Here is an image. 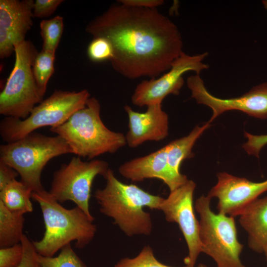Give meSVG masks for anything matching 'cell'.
<instances>
[{
    "label": "cell",
    "mask_w": 267,
    "mask_h": 267,
    "mask_svg": "<svg viewBox=\"0 0 267 267\" xmlns=\"http://www.w3.org/2000/svg\"><path fill=\"white\" fill-rule=\"evenodd\" d=\"M104 178L105 186L94 193L101 213L111 218L128 236L149 235L152 230L151 216L143 208L159 210L163 197L136 185L122 182L110 169Z\"/></svg>",
    "instance_id": "obj_2"
},
{
    "label": "cell",
    "mask_w": 267,
    "mask_h": 267,
    "mask_svg": "<svg viewBox=\"0 0 267 267\" xmlns=\"http://www.w3.org/2000/svg\"><path fill=\"white\" fill-rule=\"evenodd\" d=\"M208 55L207 52H204L191 56L182 52L173 62L167 73L159 78L139 83L132 96V102L137 106H147L162 104L169 94H178L184 84V73L191 71L199 75L201 71L209 68V65L203 62Z\"/></svg>",
    "instance_id": "obj_11"
},
{
    "label": "cell",
    "mask_w": 267,
    "mask_h": 267,
    "mask_svg": "<svg viewBox=\"0 0 267 267\" xmlns=\"http://www.w3.org/2000/svg\"><path fill=\"white\" fill-rule=\"evenodd\" d=\"M211 200L202 195L194 205L200 218L202 253L212 258L217 267H246L240 259L243 245L238 239L234 217L214 212Z\"/></svg>",
    "instance_id": "obj_7"
},
{
    "label": "cell",
    "mask_w": 267,
    "mask_h": 267,
    "mask_svg": "<svg viewBox=\"0 0 267 267\" xmlns=\"http://www.w3.org/2000/svg\"><path fill=\"white\" fill-rule=\"evenodd\" d=\"M144 112H136L128 105L124 107L129 119L127 144L136 147L147 141H159L169 134V117L162 104L147 106Z\"/></svg>",
    "instance_id": "obj_16"
},
{
    "label": "cell",
    "mask_w": 267,
    "mask_h": 267,
    "mask_svg": "<svg viewBox=\"0 0 267 267\" xmlns=\"http://www.w3.org/2000/svg\"><path fill=\"white\" fill-rule=\"evenodd\" d=\"M33 0H0V57H9L33 25Z\"/></svg>",
    "instance_id": "obj_14"
},
{
    "label": "cell",
    "mask_w": 267,
    "mask_h": 267,
    "mask_svg": "<svg viewBox=\"0 0 267 267\" xmlns=\"http://www.w3.org/2000/svg\"><path fill=\"white\" fill-rule=\"evenodd\" d=\"M32 198L40 207L45 226L43 238L32 241L38 254L53 257L72 241L82 249L92 241L97 226L81 208H64L45 190L33 192Z\"/></svg>",
    "instance_id": "obj_3"
},
{
    "label": "cell",
    "mask_w": 267,
    "mask_h": 267,
    "mask_svg": "<svg viewBox=\"0 0 267 267\" xmlns=\"http://www.w3.org/2000/svg\"><path fill=\"white\" fill-rule=\"evenodd\" d=\"M196 187L192 180L170 191L166 198H163L159 210L163 213L168 222L177 223L181 230L188 248L184 259L187 267H195L199 254L202 253L199 239V222L195 216L193 204Z\"/></svg>",
    "instance_id": "obj_10"
},
{
    "label": "cell",
    "mask_w": 267,
    "mask_h": 267,
    "mask_svg": "<svg viewBox=\"0 0 267 267\" xmlns=\"http://www.w3.org/2000/svg\"><path fill=\"white\" fill-rule=\"evenodd\" d=\"M18 173L12 167L0 161V190L16 179Z\"/></svg>",
    "instance_id": "obj_30"
},
{
    "label": "cell",
    "mask_w": 267,
    "mask_h": 267,
    "mask_svg": "<svg viewBox=\"0 0 267 267\" xmlns=\"http://www.w3.org/2000/svg\"><path fill=\"white\" fill-rule=\"evenodd\" d=\"M40 33L43 39L42 49L55 53L63 33V18L57 15L41 21Z\"/></svg>",
    "instance_id": "obj_22"
},
{
    "label": "cell",
    "mask_w": 267,
    "mask_h": 267,
    "mask_svg": "<svg viewBox=\"0 0 267 267\" xmlns=\"http://www.w3.org/2000/svg\"><path fill=\"white\" fill-rule=\"evenodd\" d=\"M114 267H172L160 262L155 257L149 246H144L139 253L133 258H124Z\"/></svg>",
    "instance_id": "obj_24"
},
{
    "label": "cell",
    "mask_w": 267,
    "mask_h": 267,
    "mask_svg": "<svg viewBox=\"0 0 267 267\" xmlns=\"http://www.w3.org/2000/svg\"><path fill=\"white\" fill-rule=\"evenodd\" d=\"M244 136L247 139L242 147L248 155L259 158L262 149L267 145V134L255 135L244 131Z\"/></svg>",
    "instance_id": "obj_28"
},
{
    "label": "cell",
    "mask_w": 267,
    "mask_h": 267,
    "mask_svg": "<svg viewBox=\"0 0 267 267\" xmlns=\"http://www.w3.org/2000/svg\"><path fill=\"white\" fill-rule=\"evenodd\" d=\"M64 0H36L33 7L34 17L43 18L50 16Z\"/></svg>",
    "instance_id": "obj_29"
},
{
    "label": "cell",
    "mask_w": 267,
    "mask_h": 267,
    "mask_svg": "<svg viewBox=\"0 0 267 267\" xmlns=\"http://www.w3.org/2000/svg\"><path fill=\"white\" fill-rule=\"evenodd\" d=\"M22 256L23 248L21 243L0 248V267H16L20 263Z\"/></svg>",
    "instance_id": "obj_26"
},
{
    "label": "cell",
    "mask_w": 267,
    "mask_h": 267,
    "mask_svg": "<svg viewBox=\"0 0 267 267\" xmlns=\"http://www.w3.org/2000/svg\"><path fill=\"white\" fill-rule=\"evenodd\" d=\"M88 90H55L42 101L25 119L5 117L0 123V134L6 143L17 140L40 128L55 127L66 122L76 111L86 107Z\"/></svg>",
    "instance_id": "obj_6"
},
{
    "label": "cell",
    "mask_w": 267,
    "mask_h": 267,
    "mask_svg": "<svg viewBox=\"0 0 267 267\" xmlns=\"http://www.w3.org/2000/svg\"><path fill=\"white\" fill-rule=\"evenodd\" d=\"M118 1L128 6L146 8H156L164 3L162 0H120Z\"/></svg>",
    "instance_id": "obj_31"
},
{
    "label": "cell",
    "mask_w": 267,
    "mask_h": 267,
    "mask_svg": "<svg viewBox=\"0 0 267 267\" xmlns=\"http://www.w3.org/2000/svg\"><path fill=\"white\" fill-rule=\"evenodd\" d=\"M240 225L248 235V245L263 253L267 245V196L251 203L238 216Z\"/></svg>",
    "instance_id": "obj_17"
},
{
    "label": "cell",
    "mask_w": 267,
    "mask_h": 267,
    "mask_svg": "<svg viewBox=\"0 0 267 267\" xmlns=\"http://www.w3.org/2000/svg\"><path fill=\"white\" fill-rule=\"evenodd\" d=\"M32 192L21 180L15 179L0 190V201L10 211L24 215L33 210Z\"/></svg>",
    "instance_id": "obj_19"
},
{
    "label": "cell",
    "mask_w": 267,
    "mask_h": 267,
    "mask_svg": "<svg viewBox=\"0 0 267 267\" xmlns=\"http://www.w3.org/2000/svg\"><path fill=\"white\" fill-rule=\"evenodd\" d=\"M14 52V67L0 93V114L25 119L43 99L32 70L39 52L31 42L25 40L15 45Z\"/></svg>",
    "instance_id": "obj_8"
},
{
    "label": "cell",
    "mask_w": 267,
    "mask_h": 267,
    "mask_svg": "<svg viewBox=\"0 0 267 267\" xmlns=\"http://www.w3.org/2000/svg\"><path fill=\"white\" fill-rule=\"evenodd\" d=\"M263 253L265 254V256L266 257V259L267 260V245L265 247Z\"/></svg>",
    "instance_id": "obj_33"
},
{
    "label": "cell",
    "mask_w": 267,
    "mask_h": 267,
    "mask_svg": "<svg viewBox=\"0 0 267 267\" xmlns=\"http://www.w3.org/2000/svg\"><path fill=\"white\" fill-rule=\"evenodd\" d=\"M109 169L108 164L104 160L85 162L79 156L74 157L54 172L48 192L60 203L68 201L75 203L94 220L89 211L92 184L96 176L104 177Z\"/></svg>",
    "instance_id": "obj_9"
},
{
    "label": "cell",
    "mask_w": 267,
    "mask_h": 267,
    "mask_svg": "<svg viewBox=\"0 0 267 267\" xmlns=\"http://www.w3.org/2000/svg\"><path fill=\"white\" fill-rule=\"evenodd\" d=\"M186 83L191 90V97L198 103L212 109L209 123L224 112L231 110L240 111L260 119L267 118V82L254 87L242 96L230 98H222L212 95L207 89L199 75L189 76Z\"/></svg>",
    "instance_id": "obj_12"
},
{
    "label": "cell",
    "mask_w": 267,
    "mask_h": 267,
    "mask_svg": "<svg viewBox=\"0 0 267 267\" xmlns=\"http://www.w3.org/2000/svg\"><path fill=\"white\" fill-rule=\"evenodd\" d=\"M24 222V215L10 211L0 201V248L21 243Z\"/></svg>",
    "instance_id": "obj_20"
},
{
    "label": "cell",
    "mask_w": 267,
    "mask_h": 267,
    "mask_svg": "<svg viewBox=\"0 0 267 267\" xmlns=\"http://www.w3.org/2000/svg\"><path fill=\"white\" fill-rule=\"evenodd\" d=\"M20 243L23 248V256L20 263L16 267H41L39 254L32 241L24 234Z\"/></svg>",
    "instance_id": "obj_27"
},
{
    "label": "cell",
    "mask_w": 267,
    "mask_h": 267,
    "mask_svg": "<svg viewBox=\"0 0 267 267\" xmlns=\"http://www.w3.org/2000/svg\"><path fill=\"white\" fill-rule=\"evenodd\" d=\"M167 145L144 156L127 161L119 168L120 174L134 182L147 178L162 180L170 191L184 184L188 180L186 176L177 174L169 168L167 162Z\"/></svg>",
    "instance_id": "obj_15"
},
{
    "label": "cell",
    "mask_w": 267,
    "mask_h": 267,
    "mask_svg": "<svg viewBox=\"0 0 267 267\" xmlns=\"http://www.w3.org/2000/svg\"><path fill=\"white\" fill-rule=\"evenodd\" d=\"M208 267L206 265L203 264H199L197 267Z\"/></svg>",
    "instance_id": "obj_34"
},
{
    "label": "cell",
    "mask_w": 267,
    "mask_h": 267,
    "mask_svg": "<svg viewBox=\"0 0 267 267\" xmlns=\"http://www.w3.org/2000/svg\"><path fill=\"white\" fill-rule=\"evenodd\" d=\"M69 153H72L71 149L59 135L47 136L35 132L0 146V161L14 169L21 181L33 192L44 190L41 175L47 163Z\"/></svg>",
    "instance_id": "obj_5"
},
{
    "label": "cell",
    "mask_w": 267,
    "mask_h": 267,
    "mask_svg": "<svg viewBox=\"0 0 267 267\" xmlns=\"http://www.w3.org/2000/svg\"><path fill=\"white\" fill-rule=\"evenodd\" d=\"M38 257L41 267H87L71 244L62 248L56 257H44L39 254Z\"/></svg>",
    "instance_id": "obj_23"
},
{
    "label": "cell",
    "mask_w": 267,
    "mask_h": 267,
    "mask_svg": "<svg viewBox=\"0 0 267 267\" xmlns=\"http://www.w3.org/2000/svg\"><path fill=\"white\" fill-rule=\"evenodd\" d=\"M210 126V123L208 122L201 126H196L187 135L167 144L168 164L173 172L180 174L179 168L182 162L185 159L193 157L192 149L195 143Z\"/></svg>",
    "instance_id": "obj_18"
},
{
    "label": "cell",
    "mask_w": 267,
    "mask_h": 267,
    "mask_svg": "<svg viewBox=\"0 0 267 267\" xmlns=\"http://www.w3.org/2000/svg\"><path fill=\"white\" fill-rule=\"evenodd\" d=\"M89 58L94 62L110 60L113 56V49L110 42L102 37L94 38L88 48Z\"/></svg>",
    "instance_id": "obj_25"
},
{
    "label": "cell",
    "mask_w": 267,
    "mask_h": 267,
    "mask_svg": "<svg viewBox=\"0 0 267 267\" xmlns=\"http://www.w3.org/2000/svg\"><path fill=\"white\" fill-rule=\"evenodd\" d=\"M86 30L93 38L110 42L112 67L130 79L158 77L183 52L177 26L156 8L113 4Z\"/></svg>",
    "instance_id": "obj_1"
},
{
    "label": "cell",
    "mask_w": 267,
    "mask_h": 267,
    "mask_svg": "<svg viewBox=\"0 0 267 267\" xmlns=\"http://www.w3.org/2000/svg\"><path fill=\"white\" fill-rule=\"evenodd\" d=\"M217 182L207 196L216 198L218 213L235 217L239 216L253 201L267 191V179L261 182L234 176L226 172L217 174Z\"/></svg>",
    "instance_id": "obj_13"
},
{
    "label": "cell",
    "mask_w": 267,
    "mask_h": 267,
    "mask_svg": "<svg viewBox=\"0 0 267 267\" xmlns=\"http://www.w3.org/2000/svg\"><path fill=\"white\" fill-rule=\"evenodd\" d=\"M100 113L99 101L89 97L85 107L50 130L62 137L77 156L92 159L106 153H114L127 144L126 136L107 128Z\"/></svg>",
    "instance_id": "obj_4"
},
{
    "label": "cell",
    "mask_w": 267,
    "mask_h": 267,
    "mask_svg": "<svg viewBox=\"0 0 267 267\" xmlns=\"http://www.w3.org/2000/svg\"><path fill=\"white\" fill-rule=\"evenodd\" d=\"M55 54L42 50L37 54L33 65V73L40 96L46 92L49 80L54 73Z\"/></svg>",
    "instance_id": "obj_21"
},
{
    "label": "cell",
    "mask_w": 267,
    "mask_h": 267,
    "mask_svg": "<svg viewBox=\"0 0 267 267\" xmlns=\"http://www.w3.org/2000/svg\"><path fill=\"white\" fill-rule=\"evenodd\" d=\"M263 5L266 9L267 10V0H265L262 1Z\"/></svg>",
    "instance_id": "obj_32"
}]
</instances>
